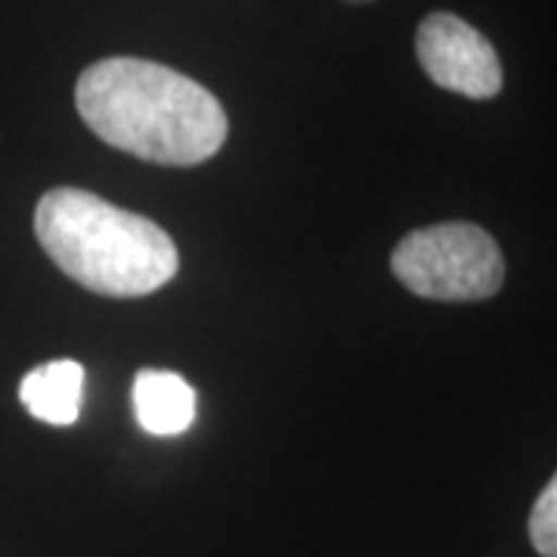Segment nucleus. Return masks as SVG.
Masks as SVG:
<instances>
[{"instance_id":"6e6552de","label":"nucleus","mask_w":557,"mask_h":557,"mask_svg":"<svg viewBox=\"0 0 557 557\" xmlns=\"http://www.w3.org/2000/svg\"><path fill=\"white\" fill-rule=\"evenodd\" d=\"M354 3H366V0H354Z\"/></svg>"},{"instance_id":"7ed1b4c3","label":"nucleus","mask_w":557,"mask_h":557,"mask_svg":"<svg viewBox=\"0 0 557 557\" xmlns=\"http://www.w3.org/2000/svg\"><path fill=\"white\" fill-rule=\"evenodd\" d=\"M394 276L418 298L486 300L505 282L496 239L474 223H437L409 233L391 255Z\"/></svg>"},{"instance_id":"20e7f679","label":"nucleus","mask_w":557,"mask_h":557,"mask_svg":"<svg viewBox=\"0 0 557 557\" xmlns=\"http://www.w3.org/2000/svg\"><path fill=\"white\" fill-rule=\"evenodd\" d=\"M416 53L424 75L468 100H493L502 90V62L474 25L453 13H431L418 25Z\"/></svg>"},{"instance_id":"39448f33","label":"nucleus","mask_w":557,"mask_h":557,"mask_svg":"<svg viewBox=\"0 0 557 557\" xmlns=\"http://www.w3.org/2000/svg\"><path fill=\"white\" fill-rule=\"evenodd\" d=\"M139 428L156 437H177L196 421V391L177 372L143 369L134 381Z\"/></svg>"},{"instance_id":"f03ea898","label":"nucleus","mask_w":557,"mask_h":557,"mask_svg":"<svg viewBox=\"0 0 557 557\" xmlns=\"http://www.w3.org/2000/svg\"><path fill=\"white\" fill-rule=\"evenodd\" d=\"M35 233L65 276L106 298L152 295L180 270L177 245L159 223L72 186L38 201Z\"/></svg>"},{"instance_id":"f257e3e1","label":"nucleus","mask_w":557,"mask_h":557,"mask_svg":"<svg viewBox=\"0 0 557 557\" xmlns=\"http://www.w3.org/2000/svg\"><path fill=\"white\" fill-rule=\"evenodd\" d=\"M75 106L102 143L171 168L218 156L230 131L223 106L199 81L137 57H112L84 69Z\"/></svg>"},{"instance_id":"0eeeda50","label":"nucleus","mask_w":557,"mask_h":557,"mask_svg":"<svg viewBox=\"0 0 557 557\" xmlns=\"http://www.w3.org/2000/svg\"><path fill=\"white\" fill-rule=\"evenodd\" d=\"M530 542L542 557H557V474L530 511Z\"/></svg>"},{"instance_id":"423d86ee","label":"nucleus","mask_w":557,"mask_h":557,"mask_svg":"<svg viewBox=\"0 0 557 557\" xmlns=\"http://www.w3.org/2000/svg\"><path fill=\"white\" fill-rule=\"evenodd\" d=\"M22 406L44 424L69 428L84 406V366L75 359H53L32 369L20 384Z\"/></svg>"}]
</instances>
